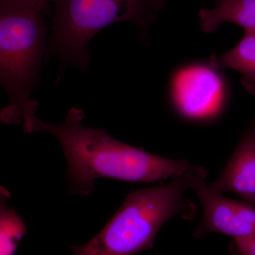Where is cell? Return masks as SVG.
<instances>
[{
  "label": "cell",
  "instance_id": "1",
  "mask_svg": "<svg viewBox=\"0 0 255 255\" xmlns=\"http://www.w3.org/2000/svg\"><path fill=\"white\" fill-rule=\"evenodd\" d=\"M83 111L73 107L60 124L42 122L35 114L23 122L25 132H48L58 140L66 157L73 192L90 194L99 178L150 183L180 177L192 167L184 159L164 158L116 140L104 129L85 127Z\"/></svg>",
  "mask_w": 255,
  "mask_h": 255
},
{
  "label": "cell",
  "instance_id": "14",
  "mask_svg": "<svg viewBox=\"0 0 255 255\" xmlns=\"http://www.w3.org/2000/svg\"><path fill=\"white\" fill-rule=\"evenodd\" d=\"M225 0H216V4H219L220 3L223 2Z\"/></svg>",
  "mask_w": 255,
  "mask_h": 255
},
{
  "label": "cell",
  "instance_id": "4",
  "mask_svg": "<svg viewBox=\"0 0 255 255\" xmlns=\"http://www.w3.org/2000/svg\"><path fill=\"white\" fill-rule=\"evenodd\" d=\"M51 1L54 3L55 13L46 58L47 60L52 57L58 58L61 68L70 64L82 70L88 68L89 43L107 26L130 21L145 31L154 17L150 0Z\"/></svg>",
  "mask_w": 255,
  "mask_h": 255
},
{
  "label": "cell",
  "instance_id": "9",
  "mask_svg": "<svg viewBox=\"0 0 255 255\" xmlns=\"http://www.w3.org/2000/svg\"><path fill=\"white\" fill-rule=\"evenodd\" d=\"M199 16L201 28L207 33L226 22L239 25L245 31H255V0H225L214 9H201Z\"/></svg>",
  "mask_w": 255,
  "mask_h": 255
},
{
  "label": "cell",
  "instance_id": "11",
  "mask_svg": "<svg viewBox=\"0 0 255 255\" xmlns=\"http://www.w3.org/2000/svg\"><path fill=\"white\" fill-rule=\"evenodd\" d=\"M230 253L231 255H255V236L233 239Z\"/></svg>",
  "mask_w": 255,
  "mask_h": 255
},
{
  "label": "cell",
  "instance_id": "13",
  "mask_svg": "<svg viewBox=\"0 0 255 255\" xmlns=\"http://www.w3.org/2000/svg\"><path fill=\"white\" fill-rule=\"evenodd\" d=\"M152 2V6H153L155 11L159 10L162 6H163L164 0H150Z\"/></svg>",
  "mask_w": 255,
  "mask_h": 255
},
{
  "label": "cell",
  "instance_id": "2",
  "mask_svg": "<svg viewBox=\"0 0 255 255\" xmlns=\"http://www.w3.org/2000/svg\"><path fill=\"white\" fill-rule=\"evenodd\" d=\"M189 189L185 173L167 184L130 191L95 237L70 249L74 255H134L153 248L164 223L176 216H195V205L185 197Z\"/></svg>",
  "mask_w": 255,
  "mask_h": 255
},
{
  "label": "cell",
  "instance_id": "5",
  "mask_svg": "<svg viewBox=\"0 0 255 255\" xmlns=\"http://www.w3.org/2000/svg\"><path fill=\"white\" fill-rule=\"evenodd\" d=\"M207 171L192 166L186 173L189 188L196 193L203 208V217L194 232L199 238L219 233L233 239L255 236V206L245 200H235L215 192L206 182Z\"/></svg>",
  "mask_w": 255,
  "mask_h": 255
},
{
  "label": "cell",
  "instance_id": "6",
  "mask_svg": "<svg viewBox=\"0 0 255 255\" xmlns=\"http://www.w3.org/2000/svg\"><path fill=\"white\" fill-rule=\"evenodd\" d=\"M211 67H189L178 73L172 95L178 110L184 117L200 119L215 113L223 95L221 78Z\"/></svg>",
  "mask_w": 255,
  "mask_h": 255
},
{
  "label": "cell",
  "instance_id": "12",
  "mask_svg": "<svg viewBox=\"0 0 255 255\" xmlns=\"http://www.w3.org/2000/svg\"><path fill=\"white\" fill-rule=\"evenodd\" d=\"M50 1L51 0H0V4L34 6L45 11L48 9Z\"/></svg>",
  "mask_w": 255,
  "mask_h": 255
},
{
  "label": "cell",
  "instance_id": "8",
  "mask_svg": "<svg viewBox=\"0 0 255 255\" xmlns=\"http://www.w3.org/2000/svg\"><path fill=\"white\" fill-rule=\"evenodd\" d=\"M209 66L231 68L241 74L243 87L255 96V31H245L241 41L232 50L220 56L211 57Z\"/></svg>",
  "mask_w": 255,
  "mask_h": 255
},
{
  "label": "cell",
  "instance_id": "7",
  "mask_svg": "<svg viewBox=\"0 0 255 255\" xmlns=\"http://www.w3.org/2000/svg\"><path fill=\"white\" fill-rule=\"evenodd\" d=\"M209 185L215 192L223 194L230 191L255 205V118L223 172Z\"/></svg>",
  "mask_w": 255,
  "mask_h": 255
},
{
  "label": "cell",
  "instance_id": "10",
  "mask_svg": "<svg viewBox=\"0 0 255 255\" xmlns=\"http://www.w3.org/2000/svg\"><path fill=\"white\" fill-rule=\"evenodd\" d=\"M9 193L1 187L0 208V255H14L18 243L26 233V228L14 209L8 207Z\"/></svg>",
  "mask_w": 255,
  "mask_h": 255
},
{
  "label": "cell",
  "instance_id": "3",
  "mask_svg": "<svg viewBox=\"0 0 255 255\" xmlns=\"http://www.w3.org/2000/svg\"><path fill=\"white\" fill-rule=\"evenodd\" d=\"M43 12L34 6L0 4V81L9 97L0 112L1 123L18 125L38 110L31 93L40 80L49 30Z\"/></svg>",
  "mask_w": 255,
  "mask_h": 255
}]
</instances>
